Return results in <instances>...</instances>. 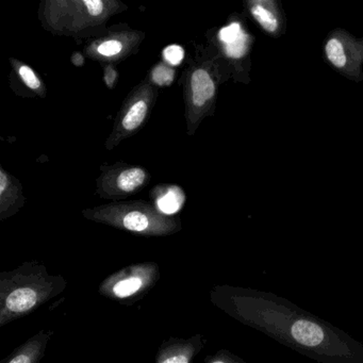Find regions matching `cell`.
I'll return each instance as SVG.
<instances>
[{"instance_id": "obj_13", "label": "cell", "mask_w": 363, "mask_h": 363, "mask_svg": "<svg viewBox=\"0 0 363 363\" xmlns=\"http://www.w3.org/2000/svg\"><path fill=\"white\" fill-rule=\"evenodd\" d=\"M243 31L239 23H233L220 31V40L224 43V45H228L231 42L235 41Z\"/></svg>"}, {"instance_id": "obj_18", "label": "cell", "mask_w": 363, "mask_h": 363, "mask_svg": "<svg viewBox=\"0 0 363 363\" xmlns=\"http://www.w3.org/2000/svg\"><path fill=\"white\" fill-rule=\"evenodd\" d=\"M116 72L114 71L112 67H108L107 71H106L105 74V80L106 82H107V86H109V88H112L114 84V82H116Z\"/></svg>"}, {"instance_id": "obj_9", "label": "cell", "mask_w": 363, "mask_h": 363, "mask_svg": "<svg viewBox=\"0 0 363 363\" xmlns=\"http://www.w3.org/2000/svg\"><path fill=\"white\" fill-rule=\"evenodd\" d=\"M248 35L245 31L241 33L235 41L231 42L228 45H225V52L227 56L233 59H240L245 56L247 52L248 45Z\"/></svg>"}, {"instance_id": "obj_15", "label": "cell", "mask_w": 363, "mask_h": 363, "mask_svg": "<svg viewBox=\"0 0 363 363\" xmlns=\"http://www.w3.org/2000/svg\"><path fill=\"white\" fill-rule=\"evenodd\" d=\"M20 76L22 78L23 82H25L28 88L33 89V90H37L41 86V82L39 78L35 75V72L29 67H22L20 69Z\"/></svg>"}, {"instance_id": "obj_6", "label": "cell", "mask_w": 363, "mask_h": 363, "mask_svg": "<svg viewBox=\"0 0 363 363\" xmlns=\"http://www.w3.org/2000/svg\"><path fill=\"white\" fill-rule=\"evenodd\" d=\"M184 195L178 188H172L157 201L159 209L165 214H174L182 208Z\"/></svg>"}, {"instance_id": "obj_21", "label": "cell", "mask_w": 363, "mask_h": 363, "mask_svg": "<svg viewBox=\"0 0 363 363\" xmlns=\"http://www.w3.org/2000/svg\"><path fill=\"white\" fill-rule=\"evenodd\" d=\"M10 363H31L30 358L27 354H22L16 356V358L12 359Z\"/></svg>"}, {"instance_id": "obj_22", "label": "cell", "mask_w": 363, "mask_h": 363, "mask_svg": "<svg viewBox=\"0 0 363 363\" xmlns=\"http://www.w3.org/2000/svg\"><path fill=\"white\" fill-rule=\"evenodd\" d=\"M73 63L75 65H78V67H80V65H84V58H82V55H80V54L74 55Z\"/></svg>"}, {"instance_id": "obj_17", "label": "cell", "mask_w": 363, "mask_h": 363, "mask_svg": "<svg viewBox=\"0 0 363 363\" xmlns=\"http://www.w3.org/2000/svg\"><path fill=\"white\" fill-rule=\"evenodd\" d=\"M84 5L88 8L89 13L92 16H99L103 13L104 3L101 0H84Z\"/></svg>"}, {"instance_id": "obj_16", "label": "cell", "mask_w": 363, "mask_h": 363, "mask_svg": "<svg viewBox=\"0 0 363 363\" xmlns=\"http://www.w3.org/2000/svg\"><path fill=\"white\" fill-rule=\"evenodd\" d=\"M122 50V44L118 41H108L99 45V52L103 56L111 57L120 54Z\"/></svg>"}, {"instance_id": "obj_8", "label": "cell", "mask_w": 363, "mask_h": 363, "mask_svg": "<svg viewBox=\"0 0 363 363\" xmlns=\"http://www.w3.org/2000/svg\"><path fill=\"white\" fill-rule=\"evenodd\" d=\"M146 112H147V105L145 101H140L135 103L133 107L129 109L128 113L125 116L123 120V126L126 130H133L138 128L145 118Z\"/></svg>"}, {"instance_id": "obj_11", "label": "cell", "mask_w": 363, "mask_h": 363, "mask_svg": "<svg viewBox=\"0 0 363 363\" xmlns=\"http://www.w3.org/2000/svg\"><path fill=\"white\" fill-rule=\"evenodd\" d=\"M142 280L138 277L128 278V279L122 280L114 286V294L120 297L130 296L135 294L141 289Z\"/></svg>"}, {"instance_id": "obj_2", "label": "cell", "mask_w": 363, "mask_h": 363, "mask_svg": "<svg viewBox=\"0 0 363 363\" xmlns=\"http://www.w3.org/2000/svg\"><path fill=\"white\" fill-rule=\"evenodd\" d=\"M327 62L346 77L363 79V40H357L350 33L335 30L327 38L324 45Z\"/></svg>"}, {"instance_id": "obj_3", "label": "cell", "mask_w": 363, "mask_h": 363, "mask_svg": "<svg viewBox=\"0 0 363 363\" xmlns=\"http://www.w3.org/2000/svg\"><path fill=\"white\" fill-rule=\"evenodd\" d=\"M250 16L265 33L277 37L282 29V16L277 4L272 0H255L250 1Z\"/></svg>"}, {"instance_id": "obj_19", "label": "cell", "mask_w": 363, "mask_h": 363, "mask_svg": "<svg viewBox=\"0 0 363 363\" xmlns=\"http://www.w3.org/2000/svg\"><path fill=\"white\" fill-rule=\"evenodd\" d=\"M162 363H188V358L184 354H176L165 359Z\"/></svg>"}, {"instance_id": "obj_12", "label": "cell", "mask_w": 363, "mask_h": 363, "mask_svg": "<svg viewBox=\"0 0 363 363\" xmlns=\"http://www.w3.org/2000/svg\"><path fill=\"white\" fill-rule=\"evenodd\" d=\"M174 75L175 73L173 69L161 65H158L152 72V80L158 86H169L173 82Z\"/></svg>"}, {"instance_id": "obj_1", "label": "cell", "mask_w": 363, "mask_h": 363, "mask_svg": "<svg viewBox=\"0 0 363 363\" xmlns=\"http://www.w3.org/2000/svg\"><path fill=\"white\" fill-rule=\"evenodd\" d=\"M222 303L240 322L318 363H363V342L275 293L225 288Z\"/></svg>"}, {"instance_id": "obj_14", "label": "cell", "mask_w": 363, "mask_h": 363, "mask_svg": "<svg viewBox=\"0 0 363 363\" xmlns=\"http://www.w3.org/2000/svg\"><path fill=\"white\" fill-rule=\"evenodd\" d=\"M163 57L172 65H179L184 58V50L182 46L169 45L163 50Z\"/></svg>"}, {"instance_id": "obj_7", "label": "cell", "mask_w": 363, "mask_h": 363, "mask_svg": "<svg viewBox=\"0 0 363 363\" xmlns=\"http://www.w3.org/2000/svg\"><path fill=\"white\" fill-rule=\"evenodd\" d=\"M146 175L143 169H126L121 174L118 179V184L121 190L124 192H131L139 188L145 182Z\"/></svg>"}, {"instance_id": "obj_4", "label": "cell", "mask_w": 363, "mask_h": 363, "mask_svg": "<svg viewBox=\"0 0 363 363\" xmlns=\"http://www.w3.org/2000/svg\"><path fill=\"white\" fill-rule=\"evenodd\" d=\"M191 88H192L193 103L199 107L205 105L216 93L213 82L205 69H197L194 72L191 79Z\"/></svg>"}, {"instance_id": "obj_5", "label": "cell", "mask_w": 363, "mask_h": 363, "mask_svg": "<svg viewBox=\"0 0 363 363\" xmlns=\"http://www.w3.org/2000/svg\"><path fill=\"white\" fill-rule=\"evenodd\" d=\"M37 303V293L29 288L18 289L13 291L6 301V306L12 312L28 311Z\"/></svg>"}, {"instance_id": "obj_10", "label": "cell", "mask_w": 363, "mask_h": 363, "mask_svg": "<svg viewBox=\"0 0 363 363\" xmlns=\"http://www.w3.org/2000/svg\"><path fill=\"white\" fill-rule=\"evenodd\" d=\"M123 224L128 230L141 233L147 228L150 220H148L147 216L141 212H130L125 216Z\"/></svg>"}, {"instance_id": "obj_20", "label": "cell", "mask_w": 363, "mask_h": 363, "mask_svg": "<svg viewBox=\"0 0 363 363\" xmlns=\"http://www.w3.org/2000/svg\"><path fill=\"white\" fill-rule=\"evenodd\" d=\"M8 177L3 171L0 172V194L3 195L8 186Z\"/></svg>"}]
</instances>
